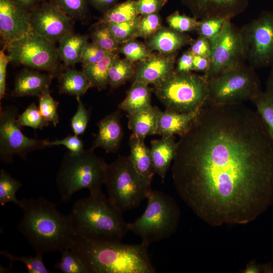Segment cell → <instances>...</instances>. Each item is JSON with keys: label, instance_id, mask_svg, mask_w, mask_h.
Instances as JSON below:
<instances>
[{"label": "cell", "instance_id": "cell-1", "mask_svg": "<svg viewBox=\"0 0 273 273\" xmlns=\"http://www.w3.org/2000/svg\"><path fill=\"white\" fill-rule=\"evenodd\" d=\"M176 143L174 186L208 224H246L273 203V139L256 111L205 104Z\"/></svg>", "mask_w": 273, "mask_h": 273}, {"label": "cell", "instance_id": "cell-2", "mask_svg": "<svg viewBox=\"0 0 273 273\" xmlns=\"http://www.w3.org/2000/svg\"><path fill=\"white\" fill-rule=\"evenodd\" d=\"M20 200L23 215L17 228L36 253H61L70 247L75 235L68 215L61 213L54 203L43 197Z\"/></svg>", "mask_w": 273, "mask_h": 273}, {"label": "cell", "instance_id": "cell-3", "mask_svg": "<svg viewBox=\"0 0 273 273\" xmlns=\"http://www.w3.org/2000/svg\"><path fill=\"white\" fill-rule=\"evenodd\" d=\"M89 273H155L148 247L121 242L94 241L75 237L69 248Z\"/></svg>", "mask_w": 273, "mask_h": 273}, {"label": "cell", "instance_id": "cell-4", "mask_svg": "<svg viewBox=\"0 0 273 273\" xmlns=\"http://www.w3.org/2000/svg\"><path fill=\"white\" fill-rule=\"evenodd\" d=\"M77 200L68 214L75 237L94 241L121 242L128 222L101 190Z\"/></svg>", "mask_w": 273, "mask_h": 273}, {"label": "cell", "instance_id": "cell-5", "mask_svg": "<svg viewBox=\"0 0 273 273\" xmlns=\"http://www.w3.org/2000/svg\"><path fill=\"white\" fill-rule=\"evenodd\" d=\"M107 165L91 148L79 154H65L56 178L61 201L68 202L75 192L84 189L89 192L101 190Z\"/></svg>", "mask_w": 273, "mask_h": 273}, {"label": "cell", "instance_id": "cell-6", "mask_svg": "<svg viewBox=\"0 0 273 273\" xmlns=\"http://www.w3.org/2000/svg\"><path fill=\"white\" fill-rule=\"evenodd\" d=\"M142 215L132 222H128L129 231L138 236L147 247L166 239L176 230L179 210L174 199L161 191L151 190Z\"/></svg>", "mask_w": 273, "mask_h": 273}, {"label": "cell", "instance_id": "cell-7", "mask_svg": "<svg viewBox=\"0 0 273 273\" xmlns=\"http://www.w3.org/2000/svg\"><path fill=\"white\" fill-rule=\"evenodd\" d=\"M166 109L178 113L199 111L206 103L208 82L204 75L174 70L152 89Z\"/></svg>", "mask_w": 273, "mask_h": 273}, {"label": "cell", "instance_id": "cell-8", "mask_svg": "<svg viewBox=\"0 0 273 273\" xmlns=\"http://www.w3.org/2000/svg\"><path fill=\"white\" fill-rule=\"evenodd\" d=\"M104 184L109 199L122 213L138 207L152 190L129 156H118L108 164Z\"/></svg>", "mask_w": 273, "mask_h": 273}, {"label": "cell", "instance_id": "cell-9", "mask_svg": "<svg viewBox=\"0 0 273 273\" xmlns=\"http://www.w3.org/2000/svg\"><path fill=\"white\" fill-rule=\"evenodd\" d=\"M255 70L244 63L207 79L206 104L219 105L251 101L261 91Z\"/></svg>", "mask_w": 273, "mask_h": 273}, {"label": "cell", "instance_id": "cell-10", "mask_svg": "<svg viewBox=\"0 0 273 273\" xmlns=\"http://www.w3.org/2000/svg\"><path fill=\"white\" fill-rule=\"evenodd\" d=\"M11 61L54 75L58 68V50L54 43L33 29L6 45Z\"/></svg>", "mask_w": 273, "mask_h": 273}, {"label": "cell", "instance_id": "cell-11", "mask_svg": "<svg viewBox=\"0 0 273 273\" xmlns=\"http://www.w3.org/2000/svg\"><path fill=\"white\" fill-rule=\"evenodd\" d=\"M245 60L254 69L273 65V11L262 12L240 28Z\"/></svg>", "mask_w": 273, "mask_h": 273}, {"label": "cell", "instance_id": "cell-12", "mask_svg": "<svg viewBox=\"0 0 273 273\" xmlns=\"http://www.w3.org/2000/svg\"><path fill=\"white\" fill-rule=\"evenodd\" d=\"M18 116L17 107L1 106L0 159L6 163H12L14 156L25 160L29 152L48 147V140L29 138L23 133L16 122Z\"/></svg>", "mask_w": 273, "mask_h": 273}, {"label": "cell", "instance_id": "cell-13", "mask_svg": "<svg viewBox=\"0 0 273 273\" xmlns=\"http://www.w3.org/2000/svg\"><path fill=\"white\" fill-rule=\"evenodd\" d=\"M209 42L210 66L203 74L207 79L245 63L240 28L233 24L231 20L226 22L221 32Z\"/></svg>", "mask_w": 273, "mask_h": 273}, {"label": "cell", "instance_id": "cell-14", "mask_svg": "<svg viewBox=\"0 0 273 273\" xmlns=\"http://www.w3.org/2000/svg\"><path fill=\"white\" fill-rule=\"evenodd\" d=\"M31 27L37 33L55 43L72 32V18L54 3H43L31 12Z\"/></svg>", "mask_w": 273, "mask_h": 273}, {"label": "cell", "instance_id": "cell-15", "mask_svg": "<svg viewBox=\"0 0 273 273\" xmlns=\"http://www.w3.org/2000/svg\"><path fill=\"white\" fill-rule=\"evenodd\" d=\"M31 29V13L13 0H0V32L6 45Z\"/></svg>", "mask_w": 273, "mask_h": 273}, {"label": "cell", "instance_id": "cell-16", "mask_svg": "<svg viewBox=\"0 0 273 273\" xmlns=\"http://www.w3.org/2000/svg\"><path fill=\"white\" fill-rule=\"evenodd\" d=\"M193 17L201 20L213 17L231 20L243 13L249 0H181Z\"/></svg>", "mask_w": 273, "mask_h": 273}, {"label": "cell", "instance_id": "cell-17", "mask_svg": "<svg viewBox=\"0 0 273 273\" xmlns=\"http://www.w3.org/2000/svg\"><path fill=\"white\" fill-rule=\"evenodd\" d=\"M177 54H152L135 67L134 80L153 85L162 81L175 70Z\"/></svg>", "mask_w": 273, "mask_h": 273}, {"label": "cell", "instance_id": "cell-18", "mask_svg": "<svg viewBox=\"0 0 273 273\" xmlns=\"http://www.w3.org/2000/svg\"><path fill=\"white\" fill-rule=\"evenodd\" d=\"M120 118V113L116 111L106 116L97 123L98 131L91 149L101 148L107 153L118 150L123 135Z\"/></svg>", "mask_w": 273, "mask_h": 273}, {"label": "cell", "instance_id": "cell-19", "mask_svg": "<svg viewBox=\"0 0 273 273\" xmlns=\"http://www.w3.org/2000/svg\"><path fill=\"white\" fill-rule=\"evenodd\" d=\"M193 40L186 33L162 26L146 39L145 44L151 52L156 51L160 54L169 55L177 53L183 47L190 44Z\"/></svg>", "mask_w": 273, "mask_h": 273}, {"label": "cell", "instance_id": "cell-20", "mask_svg": "<svg viewBox=\"0 0 273 273\" xmlns=\"http://www.w3.org/2000/svg\"><path fill=\"white\" fill-rule=\"evenodd\" d=\"M53 75L24 69L16 76L12 97L34 96L39 97L49 88Z\"/></svg>", "mask_w": 273, "mask_h": 273}, {"label": "cell", "instance_id": "cell-21", "mask_svg": "<svg viewBox=\"0 0 273 273\" xmlns=\"http://www.w3.org/2000/svg\"><path fill=\"white\" fill-rule=\"evenodd\" d=\"M177 142L174 136H162L151 142L150 152L155 173L164 183L167 172L176 154Z\"/></svg>", "mask_w": 273, "mask_h": 273}, {"label": "cell", "instance_id": "cell-22", "mask_svg": "<svg viewBox=\"0 0 273 273\" xmlns=\"http://www.w3.org/2000/svg\"><path fill=\"white\" fill-rule=\"evenodd\" d=\"M199 111L183 113L167 109L164 111L160 110L156 134H159L161 136L182 135L188 129Z\"/></svg>", "mask_w": 273, "mask_h": 273}, {"label": "cell", "instance_id": "cell-23", "mask_svg": "<svg viewBox=\"0 0 273 273\" xmlns=\"http://www.w3.org/2000/svg\"><path fill=\"white\" fill-rule=\"evenodd\" d=\"M144 140L133 133L131 134L129 140V158L138 173L146 181L151 184L155 173L150 149L146 146Z\"/></svg>", "mask_w": 273, "mask_h": 273}, {"label": "cell", "instance_id": "cell-24", "mask_svg": "<svg viewBox=\"0 0 273 273\" xmlns=\"http://www.w3.org/2000/svg\"><path fill=\"white\" fill-rule=\"evenodd\" d=\"M160 110L152 106L128 115V126L132 133L145 139L147 136L156 134Z\"/></svg>", "mask_w": 273, "mask_h": 273}, {"label": "cell", "instance_id": "cell-25", "mask_svg": "<svg viewBox=\"0 0 273 273\" xmlns=\"http://www.w3.org/2000/svg\"><path fill=\"white\" fill-rule=\"evenodd\" d=\"M151 91L148 84L134 80L126 97L118 107L128 115L146 109L152 106Z\"/></svg>", "mask_w": 273, "mask_h": 273}, {"label": "cell", "instance_id": "cell-26", "mask_svg": "<svg viewBox=\"0 0 273 273\" xmlns=\"http://www.w3.org/2000/svg\"><path fill=\"white\" fill-rule=\"evenodd\" d=\"M59 42L60 58L66 64L73 66L79 62L82 50L87 43V36L71 32L64 36Z\"/></svg>", "mask_w": 273, "mask_h": 273}, {"label": "cell", "instance_id": "cell-27", "mask_svg": "<svg viewBox=\"0 0 273 273\" xmlns=\"http://www.w3.org/2000/svg\"><path fill=\"white\" fill-rule=\"evenodd\" d=\"M59 93L81 97L92 85L83 71L69 69L59 75Z\"/></svg>", "mask_w": 273, "mask_h": 273}, {"label": "cell", "instance_id": "cell-28", "mask_svg": "<svg viewBox=\"0 0 273 273\" xmlns=\"http://www.w3.org/2000/svg\"><path fill=\"white\" fill-rule=\"evenodd\" d=\"M117 57V53H110L97 63L83 66V71L93 87L99 90L106 87L110 67Z\"/></svg>", "mask_w": 273, "mask_h": 273}, {"label": "cell", "instance_id": "cell-29", "mask_svg": "<svg viewBox=\"0 0 273 273\" xmlns=\"http://www.w3.org/2000/svg\"><path fill=\"white\" fill-rule=\"evenodd\" d=\"M139 15L138 1L127 0L115 5L105 12L98 24L127 22L135 19Z\"/></svg>", "mask_w": 273, "mask_h": 273}, {"label": "cell", "instance_id": "cell-30", "mask_svg": "<svg viewBox=\"0 0 273 273\" xmlns=\"http://www.w3.org/2000/svg\"><path fill=\"white\" fill-rule=\"evenodd\" d=\"M135 66L127 59L118 56L111 64L108 76V84L112 88H116L134 77Z\"/></svg>", "mask_w": 273, "mask_h": 273}, {"label": "cell", "instance_id": "cell-31", "mask_svg": "<svg viewBox=\"0 0 273 273\" xmlns=\"http://www.w3.org/2000/svg\"><path fill=\"white\" fill-rule=\"evenodd\" d=\"M251 101L269 134L273 139V97L261 91Z\"/></svg>", "mask_w": 273, "mask_h": 273}, {"label": "cell", "instance_id": "cell-32", "mask_svg": "<svg viewBox=\"0 0 273 273\" xmlns=\"http://www.w3.org/2000/svg\"><path fill=\"white\" fill-rule=\"evenodd\" d=\"M22 184L11 176L4 169L0 171V204L4 206L9 202H13L20 207L21 200H18L16 194Z\"/></svg>", "mask_w": 273, "mask_h": 273}, {"label": "cell", "instance_id": "cell-33", "mask_svg": "<svg viewBox=\"0 0 273 273\" xmlns=\"http://www.w3.org/2000/svg\"><path fill=\"white\" fill-rule=\"evenodd\" d=\"M141 19L138 16L131 21L119 23H109V29L116 40L120 44H122L136 38L139 23Z\"/></svg>", "mask_w": 273, "mask_h": 273}, {"label": "cell", "instance_id": "cell-34", "mask_svg": "<svg viewBox=\"0 0 273 273\" xmlns=\"http://www.w3.org/2000/svg\"><path fill=\"white\" fill-rule=\"evenodd\" d=\"M99 25L92 34L93 42L108 52L117 53L120 43L114 37L108 24Z\"/></svg>", "mask_w": 273, "mask_h": 273}, {"label": "cell", "instance_id": "cell-35", "mask_svg": "<svg viewBox=\"0 0 273 273\" xmlns=\"http://www.w3.org/2000/svg\"><path fill=\"white\" fill-rule=\"evenodd\" d=\"M16 122L21 128L28 126L34 129H41L49 124V122L43 117L34 103L29 105L22 114L19 115Z\"/></svg>", "mask_w": 273, "mask_h": 273}, {"label": "cell", "instance_id": "cell-36", "mask_svg": "<svg viewBox=\"0 0 273 273\" xmlns=\"http://www.w3.org/2000/svg\"><path fill=\"white\" fill-rule=\"evenodd\" d=\"M55 267L64 273H89L82 260L70 248L64 250Z\"/></svg>", "mask_w": 273, "mask_h": 273}, {"label": "cell", "instance_id": "cell-37", "mask_svg": "<svg viewBox=\"0 0 273 273\" xmlns=\"http://www.w3.org/2000/svg\"><path fill=\"white\" fill-rule=\"evenodd\" d=\"M0 253L1 255L5 256L10 260V265H11V267L14 262L20 261L25 264L28 273L51 272L44 265L42 254L36 253L34 257H27L24 256L19 257L14 255L7 250H2Z\"/></svg>", "mask_w": 273, "mask_h": 273}, {"label": "cell", "instance_id": "cell-38", "mask_svg": "<svg viewBox=\"0 0 273 273\" xmlns=\"http://www.w3.org/2000/svg\"><path fill=\"white\" fill-rule=\"evenodd\" d=\"M118 52L133 63L137 61H143L152 54L145 44L135 39L122 43L120 46Z\"/></svg>", "mask_w": 273, "mask_h": 273}, {"label": "cell", "instance_id": "cell-39", "mask_svg": "<svg viewBox=\"0 0 273 273\" xmlns=\"http://www.w3.org/2000/svg\"><path fill=\"white\" fill-rule=\"evenodd\" d=\"M59 102L52 97L49 88L39 97V109L43 117L56 126L59 122L57 112Z\"/></svg>", "mask_w": 273, "mask_h": 273}, {"label": "cell", "instance_id": "cell-40", "mask_svg": "<svg viewBox=\"0 0 273 273\" xmlns=\"http://www.w3.org/2000/svg\"><path fill=\"white\" fill-rule=\"evenodd\" d=\"M229 20H231L219 17L201 20L196 31L199 36L210 40L221 32Z\"/></svg>", "mask_w": 273, "mask_h": 273}, {"label": "cell", "instance_id": "cell-41", "mask_svg": "<svg viewBox=\"0 0 273 273\" xmlns=\"http://www.w3.org/2000/svg\"><path fill=\"white\" fill-rule=\"evenodd\" d=\"M166 21L170 28L182 33L196 30L199 23L195 17L182 15L177 11L168 16Z\"/></svg>", "mask_w": 273, "mask_h": 273}, {"label": "cell", "instance_id": "cell-42", "mask_svg": "<svg viewBox=\"0 0 273 273\" xmlns=\"http://www.w3.org/2000/svg\"><path fill=\"white\" fill-rule=\"evenodd\" d=\"M66 14L72 18L83 19L87 13V0H54Z\"/></svg>", "mask_w": 273, "mask_h": 273}, {"label": "cell", "instance_id": "cell-43", "mask_svg": "<svg viewBox=\"0 0 273 273\" xmlns=\"http://www.w3.org/2000/svg\"><path fill=\"white\" fill-rule=\"evenodd\" d=\"M162 27L158 13L144 15L139 23L136 37L148 38Z\"/></svg>", "mask_w": 273, "mask_h": 273}, {"label": "cell", "instance_id": "cell-44", "mask_svg": "<svg viewBox=\"0 0 273 273\" xmlns=\"http://www.w3.org/2000/svg\"><path fill=\"white\" fill-rule=\"evenodd\" d=\"M78 105L75 114L71 120V126L74 134L77 135L82 134L87 125L89 120L88 113L80 97H76Z\"/></svg>", "mask_w": 273, "mask_h": 273}, {"label": "cell", "instance_id": "cell-45", "mask_svg": "<svg viewBox=\"0 0 273 273\" xmlns=\"http://www.w3.org/2000/svg\"><path fill=\"white\" fill-rule=\"evenodd\" d=\"M110 53H112L104 50L93 42H87L82 50L79 62H81L83 66L95 64Z\"/></svg>", "mask_w": 273, "mask_h": 273}, {"label": "cell", "instance_id": "cell-46", "mask_svg": "<svg viewBox=\"0 0 273 273\" xmlns=\"http://www.w3.org/2000/svg\"><path fill=\"white\" fill-rule=\"evenodd\" d=\"M60 145L65 146L70 152L73 154H79L84 150L82 141L78 135L75 134L69 135L61 140L48 142V147Z\"/></svg>", "mask_w": 273, "mask_h": 273}, {"label": "cell", "instance_id": "cell-47", "mask_svg": "<svg viewBox=\"0 0 273 273\" xmlns=\"http://www.w3.org/2000/svg\"><path fill=\"white\" fill-rule=\"evenodd\" d=\"M139 14L146 15L158 12L165 5L167 0H137Z\"/></svg>", "mask_w": 273, "mask_h": 273}, {"label": "cell", "instance_id": "cell-48", "mask_svg": "<svg viewBox=\"0 0 273 273\" xmlns=\"http://www.w3.org/2000/svg\"><path fill=\"white\" fill-rule=\"evenodd\" d=\"M189 49L194 55H198L209 58L210 45L209 40L201 36L193 39Z\"/></svg>", "mask_w": 273, "mask_h": 273}, {"label": "cell", "instance_id": "cell-49", "mask_svg": "<svg viewBox=\"0 0 273 273\" xmlns=\"http://www.w3.org/2000/svg\"><path fill=\"white\" fill-rule=\"evenodd\" d=\"M11 61L10 56L6 55L4 50L0 52V100L5 97L6 94L7 68L9 62Z\"/></svg>", "mask_w": 273, "mask_h": 273}, {"label": "cell", "instance_id": "cell-50", "mask_svg": "<svg viewBox=\"0 0 273 273\" xmlns=\"http://www.w3.org/2000/svg\"><path fill=\"white\" fill-rule=\"evenodd\" d=\"M194 55L190 49L184 52L177 61L175 71L179 73L192 71Z\"/></svg>", "mask_w": 273, "mask_h": 273}, {"label": "cell", "instance_id": "cell-51", "mask_svg": "<svg viewBox=\"0 0 273 273\" xmlns=\"http://www.w3.org/2000/svg\"><path fill=\"white\" fill-rule=\"evenodd\" d=\"M209 66V58L198 55H194L193 71L202 72L204 74L208 71Z\"/></svg>", "mask_w": 273, "mask_h": 273}, {"label": "cell", "instance_id": "cell-52", "mask_svg": "<svg viewBox=\"0 0 273 273\" xmlns=\"http://www.w3.org/2000/svg\"><path fill=\"white\" fill-rule=\"evenodd\" d=\"M90 4L100 11L106 12L116 5L118 0H87Z\"/></svg>", "mask_w": 273, "mask_h": 273}, {"label": "cell", "instance_id": "cell-53", "mask_svg": "<svg viewBox=\"0 0 273 273\" xmlns=\"http://www.w3.org/2000/svg\"><path fill=\"white\" fill-rule=\"evenodd\" d=\"M14 2L19 4L24 9H31V10L37 6V4L39 0H13Z\"/></svg>", "mask_w": 273, "mask_h": 273}, {"label": "cell", "instance_id": "cell-54", "mask_svg": "<svg viewBox=\"0 0 273 273\" xmlns=\"http://www.w3.org/2000/svg\"><path fill=\"white\" fill-rule=\"evenodd\" d=\"M269 95L273 97V65L266 84V90Z\"/></svg>", "mask_w": 273, "mask_h": 273}]
</instances>
